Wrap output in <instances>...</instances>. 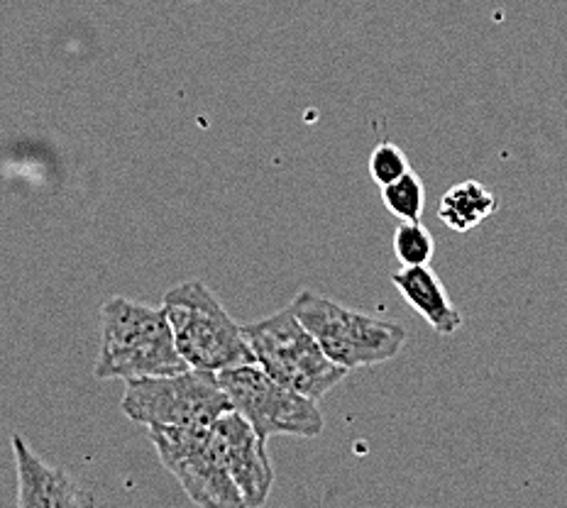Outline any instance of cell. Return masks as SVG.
Wrapping results in <instances>:
<instances>
[{"label":"cell","mask_w":567,"mask_h":508,"mask_svg":"<svg viewBox=\"0 0 567 508\" xmlns=\"http://www.w3.org/2000/svg\"><path fill=\"white\" fill-rule=\"evenodd\" d=\"M162 309L169 318L176 350L188 367L218 374L257 362L243 328L204 281H184L169 289L162 299Z\"/></svg>","instance_id":"2"},{"label":"cell","mask_w":567,"mask_h":508,"mask_svg":"<svg viewBox=\"0 0 567 508\" xmlns=\"http://www.w3.org/2000/svg\"><path fill=\"white\" fill-rule=\"evenodd\" d=\"M255 360L269 376L309 398L321 401L350 374L328 357L291 305L262 321L243 325Z\"/></svg>","instance_id":"4"},{"label":"cell","mask_w":567,"mask_h":508,"mask_svg":"<svg viewBox=\"0 0 567 508\" xmlns=\"http://www.w3.org/2000/svg\"><path fill=\"white\" fill-rule=\"evenodd\" d=\"M13 455L18 469V506L22 508H84L96 499L81 489L64 469L47 465L42 457L30 450V445L16 433Z\"/></svg>","instance_id":"9"},{"label":"cell","mask_w":567,"mask_h":508,"mask_svg":"<svg viewBox=\"0 0 567 508\" xmlns=\"http://www.w3.org/2000/svg\"><path fill=\"white\" fill-rule=\"evenodd\" d=\"M213 438L223 465L243 496V504L250 508L262 506L275 487V467L267 455V440L259 438L252 425L233 408L213 423Z\"/></svg>","instance_id":"8"},{"label":"cell","mask_w":567,"mask_h":508,"mask_svg":"<svg viewBox=\"0 0 567 508\" xmlns=\"http://www.w3.org/2000/svg\"><path fill=\"white\" fill-rule=\"evenodd\" d=\"M394 255L401 267H423L433 262L435 240L421 220H401L394 232Z\"/></svg>","instance_id":"13"},{"label":"cell","mask_w":567,"mask_h":508,"mask_svg":"<svg viewBox=\"0 0 567 508\" xmlns=\"http://www.w3.org/2000/svg\"><path fill=\"white\" fill-rule=\"evenodd\" d=\"M121 408L145 428H172L213 425L233 406L216 372L188 367L176 374L127 380Z\"/></svg>","instance_id":"5"},{"label":"cell","mask_w":567,"mask_h":508,"mask_svg":"<svg viewBox=\"0 0 567 508\" xmlns=\"http://www.w3.org/2000/svg\"><path fill=\"white\" fill-rule=\"evenodd\" d=\"M188 370L176 350L169 318L125 297H113L101 309V348L93 374L99 380H140Z\"/></svg>","instance_id":"1"},{"label":"cell","mask_w":567,"mask_h":508,"mask_svg":"<svg viewBox=\"0 0 567 508\" xmlns=\"http://www.w3.org/2000/svg\"><path fill=\"white\" fill-rule=\"evenodd\" d=\"M392 283L413 311H416L433 333L443 338L455 335L463 328L465 318L453 303L445 283L435 274L431 265L401 267L392 274Z\"/></svg>","instance_id":"10"},{"label":"cell","mask_w":567,"mask_h":508,"mask_svg":"<svg viewBox=\"0 0 567 508\" xmlns=\"http://www.w3.org/2000/svg\"><path fill=\"white\" fill-rule=\"evenodd\" d=\"M147 431L162 465L172 471V477H176L196 506H245L220 459L216 438H213V425H172V428Z\"/></svg>","instance_id":"7"},{"label":"cell","mask_w":567,"mask_h":508,"mask_svg":"<svg viewBox=\"0 0 567 508\" xmlns=\"http://www.w3.org/2000/svg\"><path fill=\"white\" fill-rule=\"evenodd\" d=\"M291 309L328 357L348 372L394 360L406 345V328L401 323L346 309L313 291H301Z\"/></svg>","instance_id":"3"},{"label":"cell","mask_w":567,"mask_h":508,"mask_svg":"<svg viewBox=\"0 0 567 508\" xmlns=\"http://www.w3.org/2000/svg\"><path fill=\"white\" fill-rule=\"evenodd\" d=\"M496 196L480 182H463L447 188L439 206V220L453 232H470L494 216Z\"/></svg>","instance_id":"11"},{"label":"cell","mask_w":567,"mask_h":508,"mask_svg":"<svg viewBox=\"0 0 567 508\" xmlns=\"http://www.w3.org/2000/svg\"><path fill=\"white\" fill-rule=\"evenodd\" d=\"M218 382L233 411H238L262 440L275 435L318 438L323 433L318 401L279 384L257 362L218 372Z\"/></svg>","instance_id":"6"},{"label":"cell","mask_w":567,"mask_h":508,"mask_svg":"<svg viewBox=\"0 0 567 508\" xmlns=\"http://www.w3.org/2000/svg\"><path fill=\"white\" fill-rule=\"evenodd\" d=\"M409 169H411L409 157L404 155V149L394 145V142H380V145L372 149L370 176L380 188L401 179Z\"/></svg>","instance_id":"14"},{"label":"cell","mask_w":567,"mask_h":508,"mask_svg":"<svg viewBox=\"0 0 567 508\" xmlns=\"http://www.w3.org/2000/svg\"><path fill=\"white\" fill-rule=\"evenodd\" d=\"M382 200L386 210L399 220H421L425 208V184L416 172L409 169L401 179L382 186Z\"/></svg>","instance_id":"12"}]
</instances>
